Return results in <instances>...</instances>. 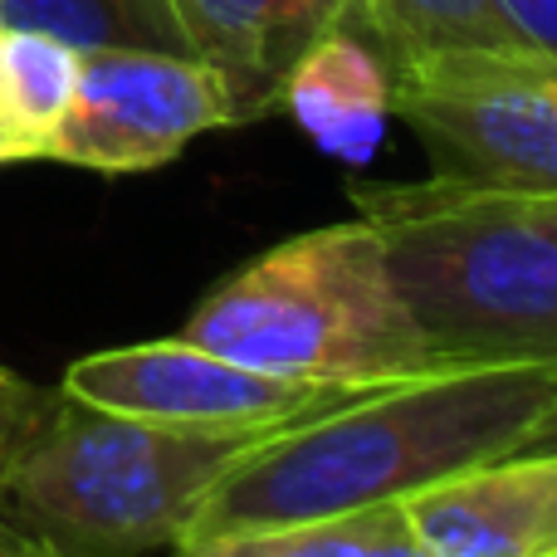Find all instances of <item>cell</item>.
Here are the masks:
<instances>
[{"mask_svg": "<svg viewBox=\"0 0 557 557\" xmlns=\"http://www.w3.org/2000/svg\"><path fill=\"white\" fill-rule=\"evenodd\" d=\"M39 401H45V386H39L29 401H20V406H0V484H5L10 455H15V445H20V435H25V425L35 421Z\"/></svg>", "mask_w": 557, "mask_h": 557, "instance_id": "16", "label": "cell"}, {"mask_svg": "<svg viewBox=\"0 0 557 557\" xmlns=\"http://www.w3.org/2000/svg\"><path fill=\"white\" fill-rule=\"evenodd\" d=\"M557 396V367H470L382 386L255 445L186 539L308 523L396 504L523 445Z\"/></svg>", "mask_w": 557, "mask_h": 557, "instance_id": "1", "label": "cell"}, {"mask_svg": "<svg viewBox=\"0 0 557 557\" xmlns=\"http://www.w3.org/2000/svg\"><path fill=\"white\" fill-rule=\"evenodd\" d=\"M357 29L372 35L392 69L445 49L519 45L494 0H357Z\"/></svg>", "mask_w": 557, "mask_h": 557, "instance_id": "13", "label": "cell"}, {"mask_svg": "<svg viewBox=\"0 0 557 557\" xmlns=\"http://www.w3.org/2000/svg\"><path fill=\"white\" fill-rule=\"evenodd\" d=\"M425 557L557 553V450H513L401 499Z\"/></svg>", "mask_w": 557, "mask_h": 557, "instance_id": "8", "label": "cell"}, {"mask_svg": "<svg viewBox=\"0 0 557 557\" xmlns=\"http://www.w3.org/2000/svg\"><path fill=\"white\" fill-rule=\"evenodd\" d=\"M0 29H39L78 54L88 49H162L191 54L166 0H0Z\"/></svg>", "mask_w": 557, "mask_h": 557, "instance_id": "12", "label": "cell"}, {"mask_svg": "<svg viewBox=\"0 0 557 557\" xmlns=\"http://www.w3.org/2000/svg\"><path fill=\"white\" fill-rule=\"evenodd\" d=\"M270 435L137 421L54 386L10 455L0 519L64 557H157Z\"/></svg>", "mask_w": 557, "mask_h": 557, "instance_id": "3", "label": "cell"}, {"mask_svg": "<svg viewBox=\"0 0 557 557\" xmlns=\"http://www.w3.org/2000/svg\"><path fill=\"white\" fill-rule=\"evenodd\" d=\"M0 557H64V553H54L49 543L29 539V533H20L15 523L0 519Z\"/></svg>", "mask_w": 557, "mask_h": 557, "instance_id": "17", "label": "cell"}, {"mask_svg": "<svg viewBox=\"0 0 557 557\" xmlns=\"http://www.w3.org/2000/svg\"><path fill=\"white\" fill-rule=\"evenodd\" d=\"M533 201H539V211L548 215V221L557 225V196H533Z\"/></svg>", "mask_w": 557, "mask_h": 557, "instance_id": "21", "label": "cell"}, {"mask_svg": "<svg viewBox=\"0 0 557 557\" xmlns=\"http://www.w3.org/2000/svg\"><path fill=\"white\" fill-rule=\"evenodd\" d=\"M392 284L441 372L557 367V225L533 196L425 182H352Z\"/></svg>", "mask_w": 557, "mask_h": 557, "instance_id": "2", "label": "cell"}, {"mask_svg": "<svg viewBox=\"0 0 557 557\" xmlns=\"http://www.w3.org/2000/svg\"><path fill=\"white\" fill-rule=\"evenodd\" d=\"M29 157H35L29 152V143L5 123V117H0V162H29Z\"/></svg>", "mask_w": 557, "mask_h": 557, "instance_id": "20", "label": "cell"}, {"mask_svg": "<svg viewBox=\"0 0 557 557\" xmlns=\"http://www.w3.org/2000/svg\"><path fill=\"white\" fill-rule=\"evenodd\" d=\"M59 392L103 411L137 416V421L201 425V431H288L367 396L362 386L260 372L221 352H206L186 337L88 352L69 362Z\"/></svg>", "mask_w": 557, "mask_h": 557, "instance_id": "6", "label": "cell"}, {"mask_svg": "<svg viewBox=\"0 0 557 557\" xmlns=\"http://www.w3.org/2000/svg\"><path fill=\"white\" fill-rule=\"evenodd\" d=\"M548 557H557V553H548Z\"/></svg>", "mask_w": 557, "mask_h": 557, "instance_id": "23", "label": "cell"}, {"mask_svg": "<svg viewBox=\"0 0 557 557\" xmlns=\"http://www.w3.org/2000/svg\"><path fill=\"white\" fill-rule=\"evenodd\" d=\"M176 337L231 362L337 386H382L435 376L372 225L337 221L255 255L211 288Z\"/></svg>", "mask_w": 557, "mask_h": 557, "instance_id": "4", "label": "cell"}, {"mask_svg": "<svg viewBox=\"0 0 557 557\" xmlns=\"http://www.w3.org/2000/svg\"><path fill=\"white\" fill-rule=\"evenodd\" d=\"M78 88V49L39 29H0V117L45 157Z\"/></svg>", "mask_w": 557, "mask_h": 557, "instance_id": "14", "label": "cell"}, {"mask_svg": "<svg viewBox=\"0 0 557 557\" xmlns=\"http://www.w3.org/2000/svg\"><path fill=\"white\" fill-rule=\"evenodd\" d=\"M39 386L35 382H25L20 372H10V367H0V406H20V401H29Z\"/></svg>", "mask_w": 557, "mask_h": 557, "instance_id": "19", "label": "cell"}, {"mask_svg": "<svg viewBox=\"0 0 557 557\" xmlns=\"http://www.w3.org/2000/svg\"><path fill=\"white\" fill-rule=\"evenodd\" d=\"M494 5L509 20L519 45L557 54V0H494Z\"/></svg>", "mask_w": 557, "mask_h": 557, "instance_id": "15", "label": "cell"}, {"mask_svg": "<svg viewBox=\"0 0 557 557\" xmlns=\"http://www.w3.org/2000/svg\"><path fill=\"white\" fill-rule=\"evenodd\" d=\"M347 10H352V25H357V0H347Z\"/></svg>", "mask_w": 557, "mask_h": 557, "instance_id": "22", "label": "cell"}, {"mask_svg": "<svg viewBox=\"0 0 557 557\" xmlns=\"http://www.w3.org/2000/svg\"><path fill=\"white\" fill-rule=\"evenodd\" d=\"M278 108L327 157L362 166L382 152L386 123H392V64L367 29L337 20L288 69Z\"/></svg>", "mask_w": 557, "mask_h": 557, "instance_id": "10", "label": "cell"}, {"mask_svg": "<svg viewBox=\"0 0 557 557\" xmlns=\"http://www.w3.org/2000/svg\"><path fill=\"white\" fill-rule=\"evenodd\" d=\"M519 450H557V396H553V406L533 421V431L523 435V445Z\"/></svg>", "mask_w": 557, "mask_h": 557, "instance_id": "18", "label": "cell"}, {"mask_svg": "<svg viewBox=\"0 0 557 557\" xmlns=\"http://www.w3.org/2000/svg\"><path fill=\"white\" fill-rule=\"evenodd\" d=\"M392 117L421 137L431 176L557 196V54L445 49L392 69Z\"/></svg>", "mask_w": 557, "mask_h": 557, "instance_id": "5", "label": "cell"}, {"mask_svg": "<svg viewBox=\"0 0 557 557\" xmlns=\"http://www.w3.org/2000/svg\"><path fill=\"white\" fill-rule=\"evenodd\" d=\"M191 59L215 69L231 94L235 123H255L278 108L288 69L337 20H352L347 0H166Z\"/></svg>", "mask_w": 557, "mask_h": 557, "instance_id": "9", "label": "cell"}, {"mask_svg": "<svg viewBox=\"0 0 557 557\" xmlns=\"http://www.w3.org/2000/svg\"><path fill=\"white\" fill-rule=\"evenodd\" d=\"M157 557H425L411 523L396 504H372L357 513L308 523H260V529H225L182 539Z\"/></svg>", "mask_w": 557, "mask_h": 557, "instance_id": "11", "label": "cell"}, {"mask_svg": "<svg viewBox=\"0 0 557 557\" xmlns=\"http://www.w3.org/2000/svg\"><path fill=\"white\" fill-rule=\"evenodd\" d=\"M231 123V94L201 59L162 49H88L78 54L74 103L49 133L45 157L103 176H133L176 162L201 133Z\"/></svg>", "mask_w": 557, "mask_h": 557, "instance_id": "7", "label": "cell"}]
</instances>
